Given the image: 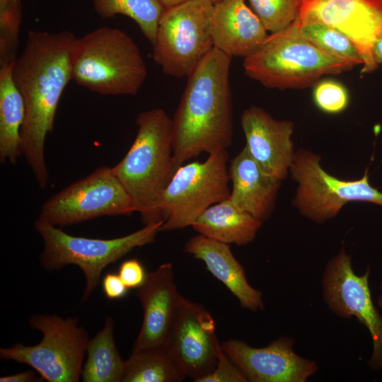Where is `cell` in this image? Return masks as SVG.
<instances>
[{
    "instance_id": "obj_37",
    "label": "cell",
    "mask_w": 382,
    "mask_h": 382,
    "mask_svg": "<svg viewBox=\"0 0 382 382\" xmlns=\"http://www.w3.org/2000/svg\"><path fill=\"white\" fill-rule=\"evenodd\" d=\"M220 1V0H212V1L214 2V4L216 3V2H217V1Z\"/></svg>"
},
{
    "instance_id": "obj_34",
    "label": "cell",
    "mask_w": 382,
    "mask_h": 382,
    "mask_svg": "<svg viewBox=\"0 0 382 382\" xmlns=\"http://www.w3.org/2000/svg\"><path fill=\"white\" fill-rule=\"evenodd\" d=\"M372 54L377 65L382 64V33L377 37L373 45Z\"/></svg>"
},
{
    "instance_id": "obj_29",
    "label": "cell",
    "mask_w": 382,
    "mask_h": 382,
    "mask_svg": "<svg viewBox=\"0 0 382 382\" xmlns=\"http://www.w3.org/2000/svg\"><path fill=\"white\" fill-rule=\"evenodd\" d=\"M313 101L316 107L328 114H338L344 111L349 103L346 88L340 82L325 79L314 86Z\"/></svg>"
},
{
    "instance_id": "obj_26",
    "label": "cell",
    "mask_w": 382,
    "mask_h": 382,
    "mask_svg": "<svg viewBox=\"0 0 382 382\" xmlns=\"http://www.w3.org/2000/svg\"><path fill=\"white\" fill-rule=\"evenodd\" d=\"M300 33L310 42L329 56L352 68L363 65V59L354 43L340 31L323 23H298Z\"/></svg>"
},
{
    "instance_id": "obj_10",
    "label": "cell",
    "mask_w": 382,
    "mask_h": 382,
    "mask_svg": "<svg viewBox=\"0 0 382 382\" xmlns=\"http://www.w3.org/2000/svg\"><path fill=\"white\" fill-rule=\"evenodd\" d=\"M320 161L319 155L306 149L294 154L289 173L297 187L292 204L303 216L322 224L351 202L382 207V192L370 183L367 171L359 179L343 180L325 171Z\"/></svg>"
},
{
    "instance_id": "obj_19",
    "label": "cell",
    "mask_w": 382,
    "mask_h": 382,
    "mask_svg": "<svg viewBox=\"0 0 382 382\" xmlns=\"http://www.w3.org/2000/svg\"><path fill=\"white\" fill-rule=\"evenodd\" d=\"M232 183L228 199L241 210L263 221L274 208L281 183L267 175L245 146L228 166Z\"/></svg>"
},
{
    "instance_id": "obj_7",
    "label": "cell",
    "mask_w": 382,
    "mask_h": 382,
    "mask_svg": "<svg viewBox=\"0 0 382 382\" xmlns=\"http://www.w3.org/2000/svg\"><path fill=\"white\" fill-rule=\"evenodd\" d=\"M228 161L227 149H221L175 170L160 200V231L192 226L207 209L229 197Z\"/></svg>"
},
{
    "instance_id": "obj_23",
    "label": "cell",
    "mask_w": 382,
    "mask_h": 382,
    "mask_svg": "<svg viewBox=\"0 0 382 382\" xmlns=\"http://www.w3.org/2000/svg\"><path fill=\"white\" fill-rule=\"evenodd\" d=\"M87 359L81 372L84 382H121L123 361L115 344L113 321L106 318L103 328L91 340L87 348Z\"/></svg>"
},
{
    "instance_id": "obj_35",
    "label": "cell",
    "mask_w": 382,
    "mask_h": 382,
    "mask_svg": "<svg viewBox=\"0 0 382 382\" xmlns=\"http://www.w3.org/2000/svg\"><path fill=\"white\" fill-rule=\"evenodd\" d=\"M165 8H168L187 0H158Z\"/></svg>"
},
{
    "instance_id": "obj_15",
    "label": "cell",
    "mask_w": 382,
    "mask_h": 382,
    "mask_svg": "<svg viewBox=\"0 0 382 382\" xmlns=\"http://www.w3.org/2000/svg\"><path fill=\"white\" fill-rule=\"evenodd\" d=\"M294 340L281 337L264 347H253L238 339L221 347L252 382H306L318 369L316 361L298 355Z\"/></svg>"
},
{
    "instance_id": "obj_4",
    "label": "cell",
    "mask_w": 382,
    "mask_h": 382,
    "mask_svg": "<svg viewBox=\"0 0 382 382\" xmlns=\"http://www.w3.org/2000/svg\"><path fill=\"white\" fill-rule=\"evenodd\" d=\"M71 63L72 80L104 96L136 95L147 77L139 47L117 28L102 27L76 37Z\"/></svg>"
},
{
    "instance_id": "obj_11",
    "label": "cell",
    "mask_w": 382,
    "mask_h": 382,
    "mask_svg": "<svg viewBox=\"0 0 382 382\" xmlns=\"http://www.w3.org/2000/svg\"><path fill=\"white\" fill-rule=\"evenodd\" d=\"M134 212L127 190L112 168L103 166L47 199L37 219L62 227L103 216L128 215Z\"/></svg>"
},
{
    "instance_id": "obj_25",
    "label": "cell",
    "mask_w": 382,
    "mask_h": 382,
    "mask_svg": "<svg viewBox=\"0 0 382 382\" xmlns=\"http://www.w3.org/2000/svg\"><path fill=\"white\" fill-rule=\"evenodd\" d=\"M96 13L103 18L121 14L136 22L144 37L153 45L159 21L165 8L158 0H91Z\"/></svg>"
},
{
    "instance_id": "obj_9",
    "label": "cell",
    "mask_w": 382,
    "mask_h": 382,
    "mask_svg": "<svg viewBox=\"0 0 382 382\" xmlns=\"http://www.w3.org/2000/svg\"><path fill=\"white\" fill-rule=\"evenodd\" d=\"M212 0H187L166 8L153 45L154 61L163 73L187 77L214 48Z\"/></svg>"
},
{
    "instance_id": "obj_14",
    "label": "cell",
    "mask_w": 382,
    "mask_h": 382,
    "mask_svg": "<svg viewBox=\"0 0 382 382\" xmlns=\"http://www.w3.org/2000/svg\"><path fill=\"white\" fill-rule=\"evenodd\" d=\"M215 323L200 304L182 296L166 349L179 369L197 382L217 361Z\"/></svg>"
},
{
    "instance_id": "obj_17",
    "label": "cell",
    "mask_w": 382,
    "mask_h": 382,
    "mask_svg": "<svg viewBox=\"0 0 382 382\" xmlns=\"http://www.w3.org/2000/svg\"><path fill=\"white\" fill-rule=\"evenodd\" d=\"M137 297L144 316L132 352L166 347L182 298L177 290L173 265L164 263L147 273L138 288Z\"/></svg>"
},
{
    "instance_id": "obj_21",
    "label": "cell",
    "mask_w": 382,
    "mask_h": 382,
    "mask_svg": "<svg viewBox=\"0 0 382 382\" xmlns=\"http://www.w3.org/2000/svg\"><path fill=\"white\" fill-rule=\"evenodd\" d=\"M262 221L241 210L228 198L212 205L192 224L199 233L226 243L245 245L252 242Z\"/></svg>"
},
{
    "instance_id": "obj_2",
    "label": "cell",
    "mask_w": 382,
    "mask_h": 382,
    "mask_svg": "<svg viewBox=\"0 0 382 382\" xmlns=\"http://www.w3.org/2000/svg\"><path fill=\"white\" fill-rule=\"evenodd\" d=\"M231 57L213 48L187 81L173 124L175 170L201 154L227 149L233 139Z\"/></svg>"
},
{
    "instance_id": "obj_12",
    "label": "cell",
    "mask_w": 382,
    "mask_h": 382,
    "mask_svg": "<svg viewBox=\"0 0 382 382\" xmlns=\"http://www.w3.org/2000/svg\"><path fill=\"white\" fill-rule=\"evenodd\" d=\"M369 274L368 268L363 275L356 274L350 255L342 248L327 263L321 284L323 299L334 314L354 317L369 330L373 349L367 364L377 370L382 369V316L371 299Z\"/></svg>"
},
{
    "instance_id": "obj_27",
    "label": "cell",
    "mask_w": 382,
    "mask_h": 382,
    "mask_svg": "<svg viewBox=\"0 0 382 382\" xmlns=\"http://www.w3.org/2000/svg\"><path fill=\"white\" fill-rule=\"evenodd\" d=\"M21 21V0H0V66L17 59Z\"/></svg>"
},
{
    "instance_id": "obj_8",
    "label": "cell",
    "mask_w": 382,
    "mask_h": 382,
    "mask_svg": "<svg viewBox=\"0 0 382 382\" xmlns=\"http://www.w3.org/2000/svg\"><path fill=\"white\" fill-rule=\"evenodd\" d=\"M78 321L77 318L64 319L56 315L33 316L30 324L42 332L41 342L1 348L0 357L29 365L49 382H78L89 342L87 331Z\"/></svg>"
},
{
    "instance_id": "obj_36",
    "label": "cell",
    "mask_w": 382,
    "mask_h": 382,
    "mask_svg": "<svg viewBox=\"0 0 382 382\" xmlns=\"http://www.w3.org/2000/svg\"><path fill=\"white\" fill-rule=\"evenodd\" d=\"M380 291H381L378 297L377 303H378V307L382 309V279L381 281V284H380Z\"/></svg>"
},
{
    "instance_id": "obj_31",
    "label": "cell",
    "mask_w": 382,
    "mask_h": 382,
    "mask_svg": "<svg viewBox=\"0 0 382 382\" xmlns=\"http://www.w3.org/2000/svg\"><path fill=\"white\" fill-rule=\"evenodd\" d=\"M118 274L128 289H138L144 282L147 273L139 260L130 259L120 265Z\"/></svg>"
},
{
    "instance_id": "obj_30",
    "label": "cell",
    "mask_w": 382,
    "mask_h": 382,
    "mask_svg": "<svg viewBox=\"0 0 382 382\" xmlns=\"http://www.w3.org/2000/svg\"><path fill=\"white\" fill-rule=\"evenodd\" d=\"M246 376L217 343V361L214 370L197 382H247Z\"/></svg>"
},
{
    "instance_id": "obj_13",
    "label": "cell",
    "mask_w": 382,
    "mask_h": 382,
    "mask_svg": "<svg viewBox=\"0 0 382 382\" xmlns=\"http://www.w3.org/2000/svg\"><path fill=\"white\" fill-rule=\"evenodd\" d=\"M295 21L318 22L340 31L359 52L362 73L378 67L372 47L382 33V0H299Z\"/></svg>"
},
{
    "instance_id": "obj_6",
    "label": "cell",
    "mask_w": 382,
    "mask_h": 382,
    "mask_svg": "<svg viewBox=\"0 0 382 382\" xmlns=\"http://www.w3.org/2000/svg\"><path fill=\"white\" fill-rule=\"evenodd\" d=\"M163 221L144 226L130 234L112 239H98L69 235L61 228L37 219L36 231L44 242L40 260L46 270H59L69 265L79 266L86 277L82 297L86 301L96 289L103 270L132 249L155 240Z\"/></svg>"
},
{
    "instance_id": "obj_24",
    "label": "cell",
    "mask_w": 382,
    "mask_h": 382,
    "mask_svg": "<svg viewBox=\"0 0 382 382\" xmlns=\"http://www.w3.org/2000/svg\"><path fill=\"white\" fill-rule=\"evenodd\" d=\"M185 377L166 347H159L132 352L121 382H180Z\"/></svg>"
},
{
    "instance_id": "obj_32",
    "label": "cell",
    "mask_w": 382,
    "mask_h": 382,
    "mask_svg": "<svg viewBox=\"0 0 382 382\" xmlns=\"http://www.w3.org/2000/svg\"><path fill=\"white\" fill-rule=\"evenodd\" d=\"M102 287L105 296L110 300L123 298L129 289L117 274L107 273L103 279Z\"/></svg>"
},
{
    "instance_id": "obj_33",
    "label": "cell",
    "mask_w": 382,
    "mask_h": 382,
    "mask_svg": "<svg viewBox=\"0 0 382 382\" xmlns=\"http://www.w3.org/2000/svg\"><path fill=\"white\" fill-rule=\"evenodd\" d=\"M42 381L43 378L41 376L37 377L33 371H25L0 378L1 382H36Z\"/></svg>"
},
{
    "instance_id": "obj_3",
    "label": "cell",
    "mask_w": 382,
    "mask_h": 382,
    "mask_svg": "<svg viewBox=\"0 0 382 382\" xmlns=\"http://www.w3.org/2000/svg\"><path fill=\"white\" fill-rule=\"evenodd\" d=\"M137 133L124 158L112 167L144 225L162 221L159 203L175 171L172 119L161 108L141 112Z\"/></svg>"
},
{
    "instance_id": "obj_1",
    "label": "cell",
    "mask_w": 382,
    "mask_h": 382,
    "mask_svg": "<svg viewBox=\"0 0 382 382\" xmlns=\"http://www.w3.org/2000/svg\"><path fill=\"white\" fill-rule=\"evenodd\" d=\"M76 37L69 30H30L13 65V77L25 108L21 153L42 190L50 180L45 141L53 130L62 94L72 80L71 48Z\"/></svg>"
},
{
    "instance_id": "obj_22",
    "label": "cell",
    "mask_w": 382,
    "mask_h": 382,
    "mask_svg": "<svg viewBox=\"0 0 382 382\" xmlns=\"http://www.w3.org/2000/svg\"><path fill=\"white\" fill-rule=\"evenodd\" d=\"M13 64L0 66V160L15 164L21 153L23 98L13 77Z\"/></svg>"
},
{
    "instance_id": "obj_20",
    "label": "cell",
    "mask_w": 382,
    "mask_h": 382,
    "mask_svg": "<svg viewBox=\"0 0 382 382\" xmlns=\"http://www.w3.org/2000/svg\"><path fill=\"white\" fill-rule=\"evenodd\" d=\"M184 251L203 261L207 269L237 298L243 308L251 311L264 309L262 292L248 283L243 266L228 244L199 234L187 241Z\"/></svg>"
},
{
    "instance_id": "obj_28",
    "label": "cell",
    "mask_w": 382,
    "mask_h": 382,
    "mask_svg": "<svg viewBox=\"0 0 382 382\" xmlns=\"http://www.w3.org/2000/svg\"><path fill=\"white\" fill-rule=\"evenodd\" d=\"M265 29L271 33L282 30L296 19L299 0H247Z\"/></svg>"
},
{
    "instance_id": "obj_18",
    "label": "cell",
    "mask_w": 382,
    "mask_h": 382,
    "mask_svg": "<svg viewBox=\"0 0 382 382\" xmlns=\"http://www.w3.org/2000/svg\"><path fill=\"white\" fill-rule=\"evenodd\" d=\"M211 34L214 48L231 57L244 58L255 51L268 35L245 0H220L214 3Z\"/></svg>"
},
{
    "instance_id": "obj_16",
    "label": "cell",
    "mask_w": 382,
    "mask_h": 382,
    "mask_svg": "<svg viewBox=\"0 0 382 382\" xmlns=\"http://www.w3.org/2000/svg\"><path fill=\"white\" fill-rule=\"evenodd\" d=\"M241 125L253 158L267 175L284 180L295 154L293 122L276 120L263 108L252 105L243 112Z\"/></svg>"
},
{
    "instance_id": "obj_5",
    "label": "cell",
    "mask_w": 382,
    "mask_h": 382,
    "mask_svg": "<svg viewBox=\"0 0 382 382\" xmlns=\"http://www.w3.org/2000/svg\"><path fill=\"white\" fill-rule=\"evenodd\" d=\"M245 74L269 88L314 87L321 77L352 69L306 40L294 21L268 35L243 60Z\"/></svg>"
}]
</instances>
